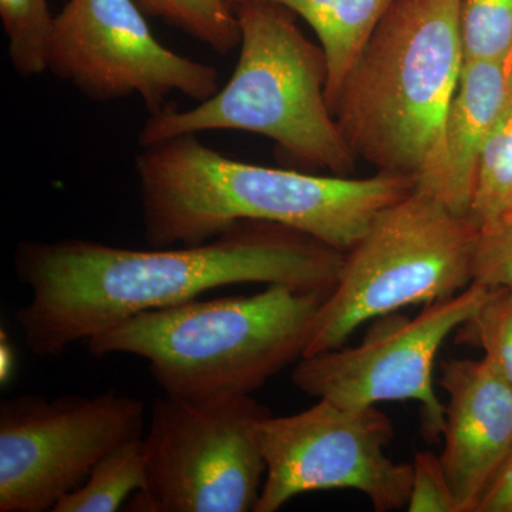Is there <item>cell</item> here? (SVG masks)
<instances>
[{
    "label": "cell",
    "mask_w": 512,
    "mask_h": 512,
    "mask_svg": "<svg viewBox=\"0 0 512 512\" xmlns=\"http://www.w3.org/2000/svg\"><path fill=\"white\" fill-rule=\"evenodd\" d=\"M345 252L296 229L242 220L191 247L137 251L89 241H22L13 269L32 298L16 312L30 352L62 356L74 343L154 309L238 284L333 288Z\"/></svg>",
    "instance_id": "6da1fadb"
},
{
    "label": "cell",
    "mask_w": 512,
    "mask_h": 512,
    "mask_svg": "<svg viewBox=\"0 0 512 512\" xmlns=\"http://www.w3.org/2000/svg\"><path fill=\"white\" fill-rule=\"evenodd\" d=\"M144 238L151 248L191 247L237 221L272 222L348 252L413 178L315 175L232 160L198 134L141 147L136 156Z\"/></svg>",
    "instance_id": "7a4b0ae2"
},
{
    "label": "cell",
    "mask_w": 512,
    "mask_h": 512,
    "mask_svg": "<svg viewBox=\"0 0 512 512\" xmlns=\"http://www.w3.org/2000/svg\"><path fill=\"white\" fill-rule=\"evenodd\" d=\"M333 288L268 285L252 296L154 309L87 340L94 357L146 359L168 396L212 400L252 394L306 355Z\"/></svg>",
    "instance_id": "3957f363"
},
{
    "label": "cell",
    "mask_w": 512,
    "mask_h": 512,
    "mask_svg": "<svg viewBox=\"0 0 512 512\" xmlns=\"http://www.w3.org/2000/svg\"><path fill=\"white\" fill-rule=\"evenodd\" d=\"M235 12L241 43L228 82L191 109L167 106L151 114L138 146L205 131H247L274 141L299 163L348 177L357 157L326 100L322 47L303 35L298 16L284 6L245 0Z\"/></svg>",
    "instance_id": "277c9868"
},
{
    "label": "cell",
    "mask_w": 512,
    "mask_h": 512,
    "mask_svg": "<svg viewBox=\"0 0 512 512\" xmlns=\"http://www.w3.org/2000/svg\"><path fill=\"white\" fill-rule=\"evenodd\" d=\"M461 0H397L333 107L346 143L379 173L416 180L440 147L464 55Z\"/></svg>",
    "instance_id": "5b68a950"
},
{
    "label": "cell",
    "mask_w": 512,
    "mask_h": 512,
    "mask_svg": "<svg viewBox=\"0 0 512 512\" xmlns=\"http://www.w3.org/2000/svg\"><path fill=\"white\" fill-rule=\"evenodd\" d=\"M477 231L466 217L414 190L384 208L345 252L305 356L342 348L370 320L464 291L473 282Z\"/></svg>",
    "instance_id": "8992f818"
},
{
    "label": "cell",
    "mask_w": 512,
    "mask_h": 512,
    "mask_svg": "<svg viewBox=\"0 0 512 512\" xmlns=\"http://www.w3.org/2000/svg\"><path fill=\"white\" fill-rule=\"evenodd\" d=\"M271 414L252 394L200 402L160 397L143 437L146 485L128 507L255 511L266 474L259 424Z\"/></svg>",
    "instance_id": "52a82bcc"
},
{
    "label": "cell",
    "mask_w": 512,
    "mask_h": 512,
    "mask_svg": "<svg viewBox=\"0 0 512 512\" xmlns=\"http://www.w3.org/2000/svg\"><path fill=\"white\" fill-rule=\"evenodd\" d=\"M146 404L116 392L0 403V512H45L107 454L146 430Z\"/></svg>",
    "instance_id": "ba28073f"
},
{
    "label": "cell",
    "mask_w": 512,
    "mask_h": 512,
    "mask_svg": "<svg viewBox=\"0 0 512 512\" xmlns=\"http://www.w3.org/2000/svg\"><path fill=\"white\" fill-rule=\"evenodd\" d=\"M392 420L377 406L345 407L329 400L259 424L266 463L254 512H275L298 495L355 490L377 512L407 507L413 467L387 456Z\"/></svg>",
    "instance_id": "9c48e42d"
},
{
    "label": "cell",
    "mask_w": 512,
    "mask_h": 512,
    "mask_svg": "<svg viewBox=\"0 0 512 512\" xmlns=\"http://www.w3.org/2000/svg\"><path fill=\"white\" fill-rule=\"evenodd\" d=\"M134 0H67L55 15L47 70L93 101L137 96L150 114L171 94L210 99L218 70L178 55L151 32Z\"/></svg>",
    "instance_id": "30bf717a"
},
{
    "label": "cell",
    "mask_w": 512,
    "mask_h": 512,
    "mask_svg": "<svg viewBox=\"0 0 512 512\" xmlns=\"http://www.w3.org/2000/svg\"><path fill=\"white\" fill-rule=\"evenodd\" d=\"M488 292L471 282L457 295L426 305L416 318L383 316L359 345L302 357L292 382L308 396L345 407L420 403L424 437L434 443L446 410L434 390V363L448 336L477 312Z\"/></svg>",
    "instance_id": "8fae6325"
},
{
    "label": "cell",
    "mask_w": 512,
    "mask_h": 512,
    "mask_svg": "<svg viewBox=\"0 0 512 512\" xmlns=\"http://www.w3.org/2000/svg\"><path fill=\"white\" fill-rule=\"evenodd\" d=\"M447 393L441 464L458 512H477L512 453V384L483 356L441 362Z\"/></svg>",
    "instance_id": "7c38bea8"
},
{
    "label": "cell",
    "mask_w": 512,
    "mask_h": 512,
    "mask_svg": "<svg viewBox=\"0 0 512 512\" xmlns=\"http://www.w3.org/2000/svg\"><path fill=\"white\" fill-rule=\"evenodd\" d=\"M508 60L464 62L439 150L414 180V191L430 195L460 217L467 218L470 211L485 141L510 104Z\"/></svg>",
    "instance_id": "4fadbf2b"
},
{
    "label": "cell",
    "mask_w": 512,
    "mask_h": 512,
    "mask_svg": "<svg viewBox=\"0 0 512 512\" xmlns=\"http://www.w3.org/2000/svg\"><path fill=\"white\" fill-rule=\"evenodd\" d=\"M245 0H238L239 3ZM291 10L318 36L328 66L326 100H336L357 57L397 0H264Z\"/></svg>",
    "instance_id": "5bb4252c"
},
{
    "label": "cell",
    "mask_w": 512,
    "mask_h": 512,
    "mask_svg": "<svg viewBox=\"0 0 512 512\" xmlns=\"http://www.w3.org/2000/svg\"><path fill=\"white\" fill-rule=\"evenodd\" d=\"M146 485L143 437L121 444L97 463L86 481L52 512H114Z\"/></svg>",
    "instance_id": "9a60e30c"
},
{
    "label": "cell",
    "mask_w": 512,
    "mask_h": 512,
    "mask_svg": "<svg viewBox=\"0 0 512 512\" xmlns=\"http://www.w3.org/2000/svg\"><path fill=\"white\" fill-rule=\"evenodd\" d=\"M512 212V106L485 141L467 220L477 229Z\"/></svg>",
    "instance_id": "2e32d148"
},
{
    "label": "cell",
    "mask_w": 512,
    "mask_h": 512,
    "mask_svg": "<svg viewBox=\"0 0 512 512\" xmlns=\"http://www.w3.org/2000/svg\"><path fill=\"white\" fill-rule=\"evenodd\" d=\"M144 15L163 20L192 39L228 55L241 43L235 8L227 0H134Z\"/></svg>",
    "instance_id": "e0dca14e"
},
{
    "label": "cell",
    "mask_w": 512,
    "mask_h": 512,
    "mask_svg": "<svg viewBox=\"0 0 512 512\" xmlns=\"http://www.w3.org/2000/svg\"><path fill=\"white\" fill-rule=\"evenodd\" d=\"M0 19L9 40V59L20 77L47 72L55 16L49 0H0Z\"/></svg>",
    "instance_id": "ac0fdd59"
},
{
    "label": "cell",
    "mask_w": 512,
    "mask_h": 512,
    "mask_svg": "<svg viewBox=\"0 0 512 512\" xmlns=\"http://www.w3.org/2000/svg\"><path fill=\"white\" fill-rule=\"evenodd\" d=\"M461 43L466 60L512 55V0H461Z\"/></svg>",
    "instance_id": "d6986e66"
},
{
    "label": "cell",
    "mask_w": 512,
    "mask_h": 512,
    "mask_svg": "<svg viewBox=\"0 0 512 512\" xmlns=\"http://www.w3.org/2000/svg\"><path fill=\"white\" fill-rule=\"evenodd\" d=\"M458 332L461 342L483 349L484 356L512 384V293L504 289L488 292Z\"/></svg>",
    "instance_id": "ffe728a7"
},
{
    "label": "cell",
    "mask_w": 512,
    "mask_h": 512,
    "mask_svg": "<svg viewBox=\"0 0 512 512\" xmlns=\"http://www.w3.org/2000/svg\"><path fill=\"white\" fill-rule=\"evenodd\" d=\"M471 278L488 291L512 293V214L478 229Z\"/></svg>",
    "instance_id": "44dd1931"
},
{
    "label": "cell",
    "mask_w": 512,
    "mask_h": 512,
    "mask_svg": "<svg viewBox=\"0 0 512 512\" xmlns=\"http://www.w3.org/2000/svg\"><path fill=\"white\" fill-rule=\"evenodd\" d=\"M412 488L407 511L458 512L456 498L441 464L433 451H419L414 456Z\"/></svg>",
    "instance_id": "7402d4cb"
},
{
    "label": "cell",
    "mask_w": 512,
    "mask_h": 512,
    "mask_svg": "<svg viewBox=\"0 0 512 512\" xmlns=\"http://www.w3.org/2000/svg\"><path fill=\"white\" fill-rule=\"evenodd\" d=\"M477 512H512V453L485 491Z\"/></svg>",
    "instance_id": "603a6c76"
},
{
    "label": "cell",
    "mask_w": 512,
    "mask_h": 512,
    "mask_svg": "<svg viewBox=\"0 0 512 512\" xmlns=\"http://www.w3.org/2000/svg\"><path fill=\"white\" fill-rule=\"evenodd\" d=\"M507 83H508V97H510V104L512 106V55L510 57V60H508Z\"/></svg>",
    "instance_id": "cb8c5ba5"
},
{
    "label": "cell",
    "mask_w": 512,
    "mask_h": 512,
    "mask_svg": "<svg viewBox=\"0 0 512 512\" xmlns=\"http://www.w3.org/2000/svg\"><path fill=\"white\" fill-rule=\"evenodd\" d=\"M227 2L232 6V8H235V6H237L238 0H227Z\"/></svg>",
    "instance_id": "d4e9b609"
},
{
    "label": "cell",
    "mask_w": 512,
    "mask_h": 512,
    "mask_svg": "<svg viewBox=\"0 0 512 512\" xmlns=\"http://www.w3.org/2000/svg\"><path fill=\"white\" fill-rule=\"evenodd\" d=\"M511 214H512V212H511ZM508 215H510V214H508ZM505 217H507V215H505Z\"/></svg>",
    "instance_id": "484cf974"
}]
</instances>
